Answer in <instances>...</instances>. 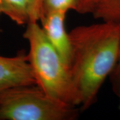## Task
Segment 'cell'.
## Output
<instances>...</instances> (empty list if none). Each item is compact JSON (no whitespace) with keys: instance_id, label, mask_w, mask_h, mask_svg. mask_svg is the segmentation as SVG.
Instances as JSON below:
<instances>
[{"instance_id":"1","label":"cell","mask_w":120,"mask_h":120,"mask_svg":"<svg viewBox=\"0 0 120 120\" xmlns=\"http://www.w3.org/2000/svg\"><path fill=\"white\" fill-rule=\"evenodd\" d=\"M69 66L82 110L96 101L99 90L116 66L120 51L118 22H103L75 27L69 32Z\"/></svg>"},{"instance_id":"2","label":"cell","mask_w":120,"mask_h":120,"mask_svg":"<svg viewBox=\"0 0 120 120\" xmlns=\"http://www.w3.org/2000/svg\"><path fill=\"white\" fill-rule=\"evenodd\" d=\"M23 38L29 44L27 56L35 85L53 98L79 106L69 66L48 41L38 22L27 24Z\"/></svg>"},{"instance_id":"3","label":"cell","mask_w":120,"mask_h":120,"mask_svg":"<svg viewBox=\"0 0 120 120\" xmlns=\"http://www.w3.org/2000/svg\"><path fill=\"white\" fill-rule=\"evenodd\" d=\"M75 106L45 94L36 85L17 86L0 94V120H71Z\"/></svg>"},{"instance_id":"4","label":"cell","mask_w":120,"mask_h":120,"mask_svg":"<svg viewBox=\"0 0 120 120\" xmlns=\"http://www.w3.org/2000/svg\"><path fill=\"white\" fill-rule=\"evenodd\" d=\"M30 85H35V82L27 55L0 56V94L12 87Z\"/></svg>"},{"instance_id":"5","label":"cell","mask_w":120,"mask_h":120,"mask_svg":"<svg viewBox=\"0 0 120 120\" xmlns=\"http://www.w3.org/2000/svg\"><path fill=\"white\" fill-rule=\"evenodd\" d=\"M66 14L60 11L47 12L43 13L39 21L48 41L70 66L72 49L69 33L67 32L65 26Z\"/></svg>"},{"instance_id":"6","label":"cell","mask_w":120,"mask_h":120,"mask_svg":"<svg viewBox=\"0 0 120 120\" xmlns=\"http://www.w3.org/2000/svg\"><path fill=\"white\" fill-rule=\"evenodd\" d=\"M3 13L17 25L30 22V0H2Z\"/></svg>"},{"instance_id":"7","label":"cell","mask_w":120,"mask_h":120,"mask_svg":"<svg viewBox=\"0 0 120 120\" xmlns=\"http://www.w3.org/2000/svg\"><path fill=\"white\" fill-rule=\"evenodd\" d=\"M92 15L103 22H120V0H99Z\"/></svg>"},{"instance_id":"8","label":"cell","mask_w":120,"mask_h":120,"mask_svg":"<svg viewBox=\"0 0 120 120\" xmlns=\"http://www.w3.org/2000/svg\"><path fill=\"white\" fill-rule=\"evenodd\" d=\"M78 1L79 0H43L42 15L52 11H60L67 13L71 10L75 11Z\"/></svg>"},{"instance_id":"9","label":"cell","mask_w":120,"mask_h":120,"mask_svg":"<svg viewBox=\"0 0 120 120\" xmlns=\"http://www.w3.org/2000/svg\"><path fill=\"white\" fill-rule=\"evenodd\" d=\"M118 23L120 26V21ZM109 79L110 80L112 91L116 95V97L120 99V43L117 61Z\"/></svg>"},{"instance_id":"10","label":"cell","mask_w":120,"mask_h":120,"mask_svg":"<svg viewBox=\"0 0 120 120\" xmlns=\"http://www.w3.org/2000/svg\"><path fill=\"white\" fill-rule=\"evenodd\" d=\"M30 1V22H38L42 15L43 0Z\"/></svg>"},{"instance_id":"11","label":"cell","mask_w":120,"mask_h":120,"mask_svg":"<svg viewBox=\"0 0 120 120\" xmlns=\"http://www.w3.org/2000/svg\"><path fill=\"white\" fill-rule=\"evenodd\" d=\"M99 0H79L75 11L82 14L93 13Z\"/></svg>"},{"instance_id":"12","label":"cell","mask_w":120,"mask_h":120,"mask_svg":"<svg viewBox=\"0 0 120 120\" xmlns=\"http://www.w3.org/2000/svg\"><path fill=\"white\" fill-rule=\"evenodd\" d=\"M3 13V6H2V0H0V15Z\"/></svg>"}]
</instances>
